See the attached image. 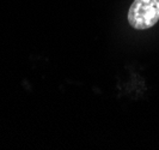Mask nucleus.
<instances>
[{
    "instance_id": "1",
    "label": "nucleus",
    "mask_w": 159,
    "mask_h": 150,
    "mask_svg": "<svg viewBox=\"0 0 159 150\" xmlns=\"http://www.w3.org/2000/svg\"><path fill=\"white\" fill-rule=\"evenodd\" d=\"M159 0H134L128 11V22L136 30H146L158 23Z\"/></svg>"
}]
</instances>
